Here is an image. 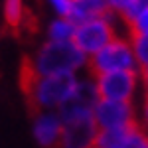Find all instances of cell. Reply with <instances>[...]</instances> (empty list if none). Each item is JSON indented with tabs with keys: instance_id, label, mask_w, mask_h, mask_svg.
Wrapping results in <instances>:
<instances>
[{
	"instance_id": "cell-9",
	"label": "cell",
	"mask_w": 148,
	"mask_h": 148,
	"mask_svg": "<svg viewBox=\"0 0 148 148\" xmlns=\"http://www.w3.org/2000/svg\"><path fill=\"white\" fill-rule=\"evenodd\" d=\"M63 132V119L59 111H36L32 134L42 148H57Z\"/></svg>"
},
{
	"instance_id": "cell-10",
	"label": "cell",
	"mask_w": 148,
	"mask_h": 148,
	"mask_svg": "<svg viewBox=\"0 0 148 148\" xmlns=\"http://www.w3.org/2000/svg\"><path fill=\"white\" fill-rule=\"evenodd\" d=\"M107 12H109V8H107L105 0H73L69 18L75 24H83L93 18H99Z\"/></svg>"
},
{
	"instance_id": "cell-8",
	"label": "cell",
	"mask_w": 148,
	"mask_h": 148,
	"mask_svg": "<svg viewBox=\"0 0 148 148\" xmlns=\"http://www.w3.org/2000/svg\"><path fill=\"white\" fill-rule=\"evenodd\" d=\"M95 148H148V130L140 125L119 130H99Z\"/></svg>"
},
{
	"instance_id": "cell-5",
	"label": "cell",
	"mask_w": 148,
	"mask_h": 148,
	"mask_svg": "<svg viewBox=\"0 0 148 148\" xmlns=\"http://www.w3.org/2000/svg\"><path fill=\"white\" fill-rule=\"evenodd\" d=\"M99 99L134 103L142 93V71H116L95 77Z\"/></svg>"
},
{
	"instance_id": "cell-3",
	"label": "cell",
	"mask_w": 148,
	"mask_h": 148,
	"mask_svg": "<svg viewBox=\"0 0 148 148\" xmlns=\"http://www.w3.org/2000/svg\"><path fill=\"white\" fill-rule=\"evenodd\" d=\"M87 71L93 77L105 73H116V71H140L132 51L130 36L119 34L113 42H109L103 49L91 56Z\"/></svg>"
},
{
	"instance_id": "cell-17",
	"label": "cell",
	"mask_w": 148,
	"mask_h": 148,
	"mask_svg": "<svg viewBox=\"0 0 148 148\" xmlns=\"http://www.w3.org/2000/svg\"><path fill=\"white\" fill-rule=\"evenodd\" d=\"M107 2V8H109V12L111 14H114L119 20L125 16L126 8H128V4H130V0H105ZM123 22V20H121Z\"/></svg>"
},
{
	"instance_id": "cell-4",
	"label": "cell",
	"mask_w": 148,
	"mask_h": 148,
	"mask_svg": "<svg viewBox=\"0 0 148 148\" xmlns=\"http://www.w3.org/2000/svg\"><path fill=\"white\" fill-rule=\"evenodd\" d=\"M119 24H121V20L114 14L107 12V14H103L99 18H93L89 22L77 24L73 42L85 56L91 57L121 34Z\"/></svg>"
},
{
	"instance_id": "cell-1",
	"label": "cell",
	"mask_w": 148,
	"mask_h": 148,
	"mask_svg": "<svg viewBox=\"0 0 148 148\" xmlns=\"http://www.w3.org/2000/svg\"><path fill=\"white\" fill-rule=\"evenodd\" d=\"M89 67V57L75 42H44L34 51L24 71L30 75H81Z\"/></svg>"
},
{
	"instance_id": "cell-2",
	"label": "cell",
	"mask_w": 148,
	"mask_h": 148,
	"mask_svg": "<svg viewBox=\"0 0 148 148\" xmlns=\"http://www.w3.org/2000/svg\"><path fill=\"white\" fill-rule=\"evenodd\" d=\"M79 75H30L24 71V91L36 111H59L73 97Z\"/></svg>"
},
{
	"instance_id": "cell-6",
	"label": "cell",
	"mask_w": 148,
	"mask_h": 148,
	"mask_svg": "<svg viewBox=\"0 0 148 148\" xmlns=\"http://www.w3.org/2000/svg\"><path fill=\"white\" fill-rule=\"evenodd\" d=\"M93 119L99 130H119L138 125V109L134 103L99 99L93 109Z\"/></svg>"
},
{
	"instance_id": "cell-19",
	"label": "cell",
	"mask_w": 148,
	"mask_h": 148,
	"mask_svg": "<svg viewBox=\"0 0 148 148\" xmlns=\"http://www.w3.org/2000/svg\"><path fill=\"white\" fill-rule=\"evenodd\" d=\"M142 103H148V69L142 71Z\"/></svg>"
},
{
	"instance_id": "cell-12",
	"label": "cell",
	"mask_w": 148,
	"mask_h": 148,
	"mask_svg": "<svg viewBox=\"0 0 148 148\" xmlns=\"http://www.w3.org/2000/svg\"><path fill=\"white\" fill-rule=\"evenodd\" d=\"M4 20L10 28H20L26 16L24 0H4Z\"/></svg>"
},
{
	"instance_id": "cell-18",
	"label": "cell",
	"mask_w": 148,
	"mask_h": 148,
	"mask_svg": "<svg viewBox=\"0 0 148 148\" xmlns=\"http://www.w3.org/2000/svg\"><path fill=\"white\" fill-rule=\"evenodd\" d=\"M138 125L144 130H148V103H142V107L138 111Z\"/></svg>"
},
{
	"instance_id": "cell-14",
	"label": "cell",
	"mask_w": 148,
	"mask_h": 148,
	"mask_svg": "<svg viewBox=\"0 0 148 148\" xmlns=\"http://www.w3.org/2000/svg\"><path fill=\"white\" fill-rule=\"evenodd\" d=\"M47 8L51 10L53 18H69L73 0H46Z\"/></svg>"
},
{
	"instance_id": "cell-16",
	"label": "cell",
	"mask_w": 148,
	"mask_h": 148,
	"mask_svg": "<svg viewBox=\"0 0 148 148\" xmlns=\"http://www.w3.org/2000/svg\"><path fill=\"white\" fill-rule=\"evenodd\" d=\"M128 26V34H148V10L138 14L132 22L126 24Z\"/></svg>"
},
{
	"instance_id": "cell-7",
	"label": "cell",
	"mask_w": 148,
	"mask_h": 148,
	"mask_svg": "<svg viewBox=\"0 0 148 148\" xmlns=\"http://www.w3.org/2000/svg\"><path fill=\"white\" fill-rule=\"evenodd\" d=\"M99 126L93 114L63 119V132L57 148H95Z\"/></svg>"
},
{
	"instance_id": "cell-13",
	"label": "cell",
	"mask_w": 148,
	"mask_h": 148,
	"mask_svg": "<svg viewBox=\"0 0 148 148\" xmlns=\"http://www.w3.org/2000/svg\"><path fill=\"white\" fill-rule=\"evenodd\" d=\"M140 71L148 69V34H128Z\"/></svg>"
},
{
	"instance_id": "cell-15",
	"label": "cell",
	"mask_w": 148,
	"mask_h": 148,
	"mask_svg": "<svg viewBox=\"0 0 148 148\" xmlns=\"http://www.w3.org/2000/svg\"><path fill=\"white\" fill-rule=\"evenodd\" d=\"M144 10H148V0H130L125 16H123L121 20H123V24H128V22H132L138 14H142Z\"/></svg>"
},
{
	"instance_id": "cell-11",
	"label": "cell",
	"mask_w": 148,
	"mask_h": 148,
	"mask_svg": "<svg viewBox=\"0 0 148 148\" xmlns=\"http://www.w3.org/2000/svg\"><path fill=\"white\" fill-rule=\"evenodd\" d=\"M77 24L71 18H53L46 28L47 42H73Z\"/></svg>"
}]
</instances>
